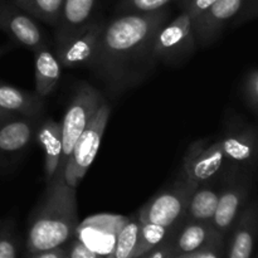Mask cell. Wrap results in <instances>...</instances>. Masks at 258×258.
Instances as JSON below:
<instances>
[{
	"mask_svg": "<svg viewBox=\"0 0 258 258\" xmlns=\"http://www.w3.org/2000/svg\"><path fill=\"white\" fill-rule=\"evenodd\" d=\"M168 8L151 13H125L105 20L90 68L115 95L145 80L155 66L153 45L168 22Z\"/></svg>",
	"mask_w": 258,
	"mask_h": 258,
	"instance_id": "obj_1",
	"label": "cell"
},
{
	"mask_svg": "<svg viewBox=\"0 0 258 258\" xmlns=\"http://www.w3.org/2000/svg\"><path fill=\"white\" fill-rule=\"evenodd\" d=\"M78 207L76 188L64 180V170L58 169L47 183L38 206L29 217L27 249L30 253L64 246L76 236Z\"/></svg>",
	"mask_w": 258,
	"mask_h": 258,
	"instance_id": "obj_2",
	"label": "cell"
},
{
	"mask_svg": "<svg viewBox=\"0 0 258 258\" xmlns=\"http://www.w3.org/2000/svg\"><path fill=\"white\" fill-rule=\"evenodd\" d=\"M196 185L186 180L183 173L169 186L161 189L138 212L141 223H154L165 228L180 226L185 217L189 199Z\"/></svg>",
	"mask_w": 258,
	"mask_h": 258,
	"instance_id": "obj_3",
	"label": "cell"
},
{
	"mask_svg": "<svg viewBox=\"0 0 258 258\" xmlns=\"http://www.w3.org/2000/svg\"><path fill=\"white\" fill-rule=\"evenodd\" d=\"M105 102L102 93L88 83H81L76 90L67 110L62 125V156L58 169L64 170L76 141L81 136L91 118L95 116L101 105Z\"/></svg>",
	"mask_w": 258,
	"mask_h": 258,
	"instance_id": "obj_4",
	"label": "cell"
},
{
	"mask_svg": "<svg viewBox=\"0 0 258 258\" xmlns=\"http://www.w3.org/2000/svg\"><path fill=\"white\" fill-rule=\"evenodd\" d=\"M183 175L193 185L216 181L219 176L236 175L227 161L218 139H199L188 146L183 159Z\"/></svg>",
	"mask_w": 258,
	"mask_h": 258,
	"instance_id": "obj_5",
	"label": "cell"
},
{
	"mask_svg": "<svg viewBox=\"0 0 258 258\" xmlns=\"http://www.w3.org/2000/svg\"><path fill=\"white\" fill-rule=\"evenodd\" d=\"M110 113V106L105 101L76 141L75 148L64 168V180L68 185L77 189L78 184L92 165L100 149Z\"/></svg>",
	"mask_w": 258,
	"mask_h": 258,
	"instance_id": "obj_6",
	"label": "cell"
},
{
	"mask_svg": "<svg viewBox=\"0 0 258 258\" xmlns=\"http://www.w3.org/2000/svg\"><path fill=\"white\" fill-rule=\"evenodd\" d=\"M196 48L193 19L185 12H181L160 28L154 40L153 57L156 62L179 64L190 57Z\"/></svg>",
	"mask_w": 258,
	"mask_h": 258,
	"instance_id": "obj_7",
	"label": "cell"
},
{
	"mask_svg": "<svg viewBox=\"0 0 258 258\" xmlns=\"http://www.w3.org/2000/svg\"><path fill=\"white\" fill-rule=\"evenodd\" d=\"M227 161L237 173H247L258 163V133L242 122H231L218 139Z\"/></svg>",
	"mask_w": 258,
	"mask_h": 258,
	"instance_id": "obj_8",
	"label": "cell"
},
{
	"mask_svg": "<svg viewBox=\"0 0 258 258\" xmlns=\"http://www.w3.org/2000/svg\"><path fill=\"white\" fill-rule=\"evenodd\" d=\"M0 30L13 42L32 52L48 45L47 38L37 19L14 3H0Z\"/></svg>",
	"mask_w": 258,
	"mask_h": 258,
	"instance_id": "obj_9",
	"label": "cell"
},
{
	"mask_svg": "<svg viewBox=\"0 0 258 258\" xmlns=\"http://www.w3.org/2000/svg\"><path fill=\"white\" fill-rule=\"evenodd\" d=\"M103 24L105 20L97 18L82 33L73 37L59 48H55V57L59 60L62 68H90L100 43Z\"/></svg>",
	"mask_w": 258,
	"mask_h": 258,
	"instance_id": "obj_10",
	"label": "cell"
},
{
	"mask_svg": "<svg viewBox=\"0 0 258 258\" xmlns=\"http://www.w3.org/2000/svg\"><path fill=\"white\" fill-rule=\"evenodd\" d=\"M246 174L239 173L231 176L226 188L221 190L212 224L223 237L233 228L248 196L249 186Z\"/></svg>",
	"mask_w": 258,
	"mask_h": 258,
	"instance_id": "obj_11",
	"label": "cell"
},
{
	"mask_svg": "<svg viewBox=\"0 0 258 258\" xmlns=\"http://www.w3.org/2000/svg\"><path fill=\"white\" fill-rule=\"evenodd\" d=\"M249 0H218L193 22L197 42L203 47L216 42L231 20L236 19Z\"/></svg>",
	"mask_w": 258,
	"mask_h": 258,
	"instance_id": "obj_12",
	"label": "cell"
},
{
	"mask_svg": "<svg viewBox=\"0 0 258 258\" xmlns=\"http://www.w3.org/2000/svg\"><path fill=\"white\" fill-rule=\"evenodd\" d=\"M39 117L14 115L0 121V158H17L37 136Z\"/></svg>",
	"mask_w": 258,
	"mask_h": 258,
	"instance_id": "obj_13",
	"label": "cell"
},
{
	"mask_svg": "<svg viewBox=\"0 0 258 258\" xmlns=\"http://www.w3.org/2000/svg\"><path fill=\"white\" fill-rule=\"evenodd\" d=\"M97 4L98 0H64L59 20L54 28L55 48H59L82 33L93 20L97 19Z\"/></svg>",
	"mask_w": 258,
	"mask_h": 258,
	"instance_id": "obj_14",
	"label": "cell"
},
{
	"mask_svg": "<svg viewBox=\"0 0 258 258\" xmlns=\"http://www.w3.org/2000/svg\"><path fill=\"white\" fill-rule=\"evenodd\" d=\"M222 242L223 236L214 228L212 222L186 221L181 223L178 232L175 231L174 248L178 256L190 253L206 247L222 244Z\"/></svg>",
	"mask_w": 258,
	"mask_h": 258,
	"instance_id": "obj_15",
	"label": "cell"
},
{
	"mask_svg": "<svg viewBox=\"0 0 258 258\" xmlns=\"http://www.w3.org/2000/svg\"><path fill=\"white\" fill-rule=\"evenodd\" d=\"M35 140L44 154V178L48 183L57 173L62 156V125L59 121L50 117L40 120Z\"/></svg>",
	"mask_w": 258,
	"mask_h": 258,
	"instance_id": "obj_16",
	"label": "cell"
},
{
	"mask_svg": "<svg viewBox=\"0 0 258 258\" xmlns=\"http://www.w3.org/2000/svg\"><path fill=\"white\" fill-rule=\"evenodd\" d=\"M0 108L13 115L40 117L44 111V97L0 81Z\"/></svg>",
	"mask_w": 258,
	"mask_h": 258,
	"instance_id": "obj_17",
	"label": "cell"
},
{
	"mask_svg": "<svg viewBox=\"0 0 258 258\" xmlns=\"http://www.w3.org/2000/svg\"><path fill=\"white\" fill-rule=\"evenodd\" d=\"M258 232V211L254 204L247 207L234 223L228 258H251Z\"/></svg>",
	"mask_w": 258,
	"mask_h": 258,
	"instance_id": "obj_18",
	"label": "cell"
},
{
	"mask_svg": "<svg viewBox=\"0 0 258 258\" xmlns=\"http://www.w3.org/2000/svg\"><path fill=\"white\" fill-rule=\"evenodd\" d=\"M33 53H34L35 92L42 97H47L59 83L62 66L49 49V45L39 48Z\"/></svg>",
	"mask_w": 258,
	"mask_h": 258,
	"instance_id": "obj_19",
	"label": "cell"
},
{
	"mask_svg": "<svg viewBox=\"0 0 258 258\" xmlns=\"http://www.w3.org/2000/svg\"><path fill=\"white\" fill-rule=\"evenodd\" d=\"M123 221L120 223L98 222V223L88 224L85 227L78 226L77 232H76V234L78 236L77 239L83 242L88 248L95 251L96 253L106 258L112 253L118 229H120Z\"/></svg>",
	"mask_w": 258,
	"mask_h": 258,
	"instance_id": "obj_20",
	"label": "cell"
},
{
	"mask_svg": "<svg viewBox=\"0 0 258 258\" xmlns=\"http://www.w3.org/2000/svg\"><path fill=\"white\" fill-rule=\"evenodd\" d=\"M221 190L222 189L213 186V183L197 185L189 199L183 222H212L218 206Z\"/></svg>",
	"mask_w": 258,
	"mask_h": 258,
	"instance_id": "obj_21",
	"label": "cell"
},
{
	"mask_svg": "<svg viewBox=\"0 0 258 258\" xmlns=\"http://www.w3.org/2000/svg\"><path fill=\"white\" fill-rule=\"evenodd\" d=\"M12 3L34 19L55 28L64 0H13Z\"/></svg>",
	"mask_w": 258,
	"mask_h": 258,
	"instance_id": "obj_22",
	"label": "cell"
},
{
	"mask_svg": "<svg viewBox=\"0 0 258 258\" xmlns=\"http://www.w3.org/2000/svg\"><path fill=\"white\" fill-rule=\"evenodd\" d=\"M140 228L141 222L138 217L125 219L123 223L121 224L120 229H118L112 253L107 256V258H133V253L135 251L136 243H138Z\"/></svg>",
	"mask_w": 258,
	"mask_h": 258,
	"instance_id": "obj_23",
	"label": "cell"
},
{
	"mask_svg": "<svg viewBox=\"0 0 258 258\" xmlns=\"http://www.w3.org/2000/svg\"><path fill=\"white\" fill-rule=\"evenodd\" d=\"M171 229L159 226V224L141 223L140 233H139V239L138 243H136L135 251L133 253V258L149 253L154 247L161 243L169 236Z\"/></svg>",
	"mask_w": 258,
	"mask_h": 258,
	"instance_id": "obj_24",
	"label": "cell"
},
{
	"mask_svg": "<svg viewBox=\"0 0 258 258\" xmlns=\"http://www.w3.org/2000/svg\"><path fill=\"white\" fill-rule=\"evenodd\" d=\"M174 2L178 0H120L116 5V13H151L164 9Z\"/></svg>",
	"mask_w": 258,
	"mask_h": 258,
	"instance_id": "obj_25",
	"label": "cell"
},
{
	"mask_svg": "<svg viewBox=\"0 0 258 258\" xmlns=\"http://www.w3.org/2000/svg\"><path fill=\"white\" fill-rule=\"evenodd\" d=\"M243 93L247 103L258 115V70L251 71L243 82Z\"/></svg>",
	"mask_w": 258,
	"mask_h": 258,
	"instance_id": "obj_26",
	"label": "cell"
},
{
	"mask_svg": "<svg viewBox=\"0 0 258 258\" xmlns=\"http://www.w3.org/2000/svg\"><path fill=\"white\" fill-rule=\"evenodd\" d=\"M218 0H178L181 12H185L194 20L206 13Z\"/></svg>",
	"mask_w": 258,
	"mask_h": 258,
	"instance_id": "obj_27",
	"label": "cell"
},
{
	"mask_svg": "<svg viewBox=\"0 0 258 258\" xmlns=\"http://www.w3.org/2000/svg\"><path fill=\"white\" fill-rule=\"evenodd\" d=\"M179 226L174 227L169 236L164 239L161 243L154 247L150 252L148 253L146 258H174L176 256L175 248H174V236H175V231Z\"/></svg>",
	"mask_w": 258,
	"mask_h": 258,
	"instance_id": "obj_28",
	"label": "cell"
},
{
	"mask_svg": "<svg viewBox=\"0 0 258 258\" xmlns=\"http://www.w3.org/2000/svg\"><path fill=\"white\" fill-rule=\"evenodd\" d=\"M17 241L9 227L0 232V258H17Z\"/></svg>",
	"mask_w": 258,
	"mask_h": 258,
	"instance_id": "obj_29",
	"label": "cell"
},
{
	"mask_svg": "<svg viewBox=\"0 0 258 258\" xmlns=\"http://www.w3.org/2000/svg\"><path fill=\"white\" fill-rule=\"evenodd\" d=\"M67 256L68 258H105L101 256V254L96 253L91 248H88L80 239H75L71 243L70 248L67 251Z\"/></svg>",
	"mask_w": 258,
	"mask_h": 258,
	"instance_id": "obj_30",
	"label": "cell"
},
{
	"mask_svg": "<svg viewBox=\"0 0 258 258\" xmlns=\"http://www.w3.org/2000/svg\"><path fill=\"white\" fill-rule=\"evenodd\" d=\"M221 247L222 244L206 247V248L198 249V251L190 252V253L178 254L174 258H221Z\"/></svg>",
	"mask_w": 258,
	"mask_h": 258,
	"instance_id": "obj_31",
	"label": "cell"
},
{
	"mask_svg": "<svg viewBox=\"0 0 258 258\" xmlns=\"http://www.w3.org/2000/svg\"><path fill=\"white\" fill-rule=\"evenodd\" d=\"M258 18V0H249L246 4V7L243 8L241 13L238 14V17L236 18V22L234 24L238 25L242 24L244 22H248V20L257 19Z\"/></svg>",
	"mask_w": 258,
	"mask_h": 258,
	"instance_id": "obj_32",
	"label": "cell"
},
{
	"mask_svg": "<svg viewBox=\"0 0 258 258\" xmlns=\"http://www.w3.org/2000/svg\"><path fill=\"white\" fill-rule=\"evenodd\" d=\"M68 248L64 246L58 247V248L49 249V251L39 252V253H30L28 258H64L67 254Z\"/></svg>",
	"mask_w": 258,
	"mask_h": 258,
	"instance_id": "obj_33",
	"label": "cell"
},
{
	"mask_svg": "<svg viewBox=\"0 0 258 258\" xmlns=\"http://www.w3.org/2000/svg\"><path fill=\"white\" fill-rule=\"evenodd\" d=\"M10 49H12V45H9V44L0 45V58H2L4 54H7Z\"/></svg>",
	"mask_w": 258,
	"mask_h": 258,
	"instance_id": "obj_34",
	"label": "cell"
},
{
	"mask_svg": "<svg viewBox=\"0 0 258 258\" xmlns=\"http://www.w3.org/2000/svg\"><path fill=\"white\" fill-rule=\"evenodd\" d=\"M10 116H14V115H13V113H10V112H7V111H4V110H2V108H0V121L4 120V118L10 117Z\"/></svg>",
	"mask_w": 258,
	"mask_h": 258,
	"instance_id": "obj_35",
	"label": "cell"
},
{
	"mask_svg": "<svg viewBox=\"0 0 258 258\" xmlns=\"http://www.w3.org/2000/svg\"><path fill=\"white\" fill-rule=\"evenodd\" d=\"M146 256H148V253H146V254H143V256H139V257H134V258H146Z\"/></svg>",
	"mask_w": 258,
	"mask_h": 258,
	"instance_id": "obj_36",
	"label": "cell"
},
{
	"mask_svg": "<svg viewBox=\"0 0 258 258\" xmlns=\"http://www.w3.org/2000/svg\"><path fill=\"white\" fill-rule=\"evenodd\" d=\"M64 258H68V256H67V254H66V257Z\"/></svg>",
	"mask_w": 258,
	"mask_h": 258,
	"instance_id": "obj_37",
	"label": "cell"
},
{
	"mask_svg": "<svg viewBox=\"0 0 258 258\" xmlns=\"http://www.w3.org/2000/svg\"><path fill=\"white\" fill-rule=\"evenodd\" d=\"M106 258H107V257H106Z\"/></svg>",
	"mask_w": 258,
	"mask_h": 258,
	"instance_id": "obj_38",
	"label": "cell"
}]
</instances>
